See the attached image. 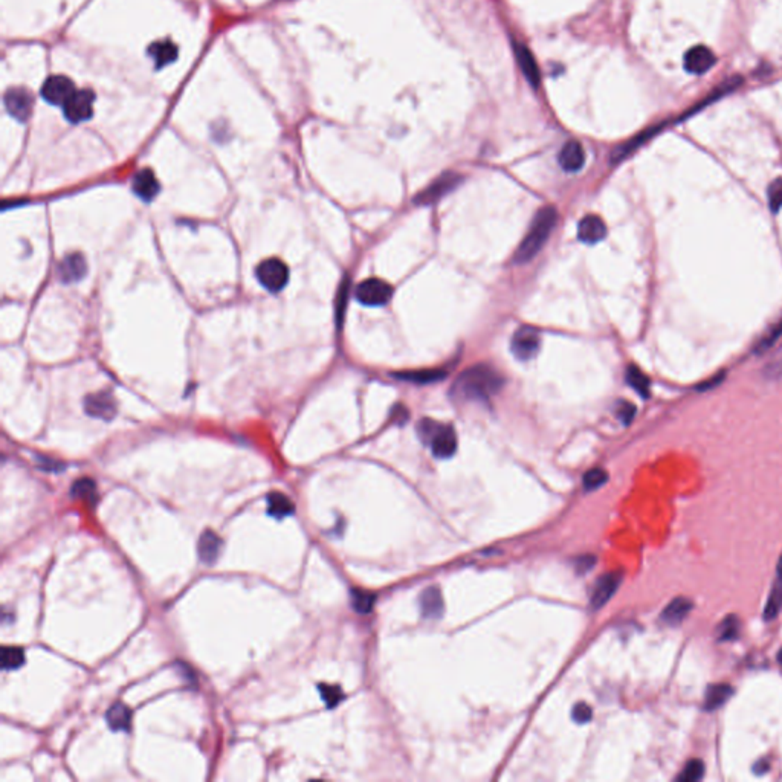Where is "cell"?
I'll return each mask as SVG.
<instances>
[{"label":"cell","mask_w":782,"mask_h":782,"mask_svg":"<svg viewBox=\"0 0 782 782\" xmlns=\"http://www.w3.org/2000/svg\"><path fill=\"white\" fill-rule=\"evenodd\" d=\"M420 611L426 619H437L443 613V599L440 590L437 587H428L420 596Z\"/></svg>","instance_id":"21"},{"label":"cell","mask_w":782,"mask_h":782,"mask_svg":"<svg viewBox=\"0 0 782 782\" xmlns=\"http://www.w3.org/2000/svg\"><path fill=\"white\" fill-rule=\"evenodd\" d=\"M417 434L422 440L431 447L437 458H449L457 451V435L449 425H442L431 419L419 422Z\"/></svg>","instance_id":"3"},{"label":"cell","mask_w":782,"mask_h":782,"mask_svg":"<svg viewBox=\"0 0 782 782\" xmlns=\"http://www.w3.org/2000/svg\"><path fill=\"white\" fill-rule=\"evenodd\" d=\"M572 717H573V719H574V722H576V723L585 724V723L590 722V719H592L593 710H592V708L588 706V704H585V703H578L576 706L573 708Z\"/></svg>","instance_id":"39"},{"label":"cell","mask_w":782,"mask_h":782,"mask_svg":"<svg viewBox=\"0 0 782 782\" xmlns=\"http://www.w3.org/2000/svg\"><path fill=\"white\" fill-rule=\"evenodd\" d=\"M781 607H782V555L779 556V561L776 565L775 584H773L769 601L765 604L764 610L769 616H778Z\"/></svg>","instance_id":"27"},{"label":"cell","mask_w":782,"mask_h":782,"mask_svg":"<svg viewBox=\"0 0 782 782\" xmlns=\"http://www.w3.org/2000/svg\"><path fill=\"white\" fill-rule=\"evenodd\" d=\"M703 775H704V764L700 760H692L685 765V769L681 770V773L677 776V781L697 782L703 778Z\"/></svg>","instance_id":"34"},{"label":"cell","mask_w":782,"mask_h":782,"mask_svg":"<svg viewBox=\"0 0 782 782\" xmlns=\"http://www.w3.org/2000/svg\"><path fill=\"white\" fill-rule=\"evenodd\" d=\"M391 295H393V288L379 278L364 280L355 290L356 300L370 308L385 306L391 300Z\"/></svg>","instance_id":"6"},{"label":"cell","mask_w":782,"mask_h":782,"mask_svg":"<svg viewBox=\"0 0 782 782\" xmlns=\"http://www.w3.org/2000/svg\"><path fill=\"white\" fill-rule=\"evenodd\" d=\"M635 416V406L631 402H626V401H620L617 404V417L622 420V424L628 425L631 424V420Z\"/></svg>","instance_id":"40"},{"label":"cell","mask_w":782,"mask_h":782,"mask_svg":"<svg viewBox=\"0 0 782 782\" xmlns=\"http://www.w3.org/2000/svg\"><path fill=\"white\" fill-rule=\"evenodd\" d=\"M25 663V653L17 647H5L2 649V668L5 671L19 669Z\"/></svg>","instance_id":"33"},{"label":"cell","mask_w":782,"mask_h":782,"mask_svg":"<svg viewBox=\"0 0 782 782\" xmlns=\"http://www.w3.org/2000/svg\"><path fill=\"white\" fill-rule=\"evenodd\" d=\"M719 381H723V374H722V376H715V378H712L710 381L704 382V384H701V387H700V388H701V390H708V388H712V387H715L717 384H719Z\"/></svg>","instance_id":"43"},{"label":"cell","mask_w":782,"mask_h":782,"mask_svg":"<svg viewBox=\"0 0 782 782\" xmlns=\"http://www.w3.org/2000/svg\"><path fill=\"white\" fill-rule=\"evenodd\" d=\"M594 565V558L593 556H587V558H582L576 563L578 567V573H585L587 570L592 569Z\"/></svg>","instance_id":"42"},{"label":"cell","mask_w":782,"mask_h":782,"mask_svg":"<svg viewBox=\"0 0 782 782\" xmlns=\"http://www.w3.org/2000/svg\"><path fill=\"white\" fill-rule=\"evenodd\" d=\"M222 549L220 536L213 531H205L199 540V556L205 564L213 565L217 561Z\"/></svg>","instance_id":"19"},{"label":"cell","mask_w":782,"mask_h":782,"mask_svg":"<svg viewBox=\"0 0 782 782\" xmlns=\"http://www.w3.org/2000/svg\"><path fill=\"white\" fill-rule=\"evenodd\" d=\"M733 689L729 685H714L708 688L706 697H704V709L715 710L731 699Z\"/></svg>","instance_id":"26"},{"label":"cell","mask_w":782,"mask_h":782,"mask_svg":"<svg viewBox=\"0 0 782 782\" xmlns=\"http://www.w3.org/2000/svg\"><path fill=\"white\" fill-rule=\"evenodd\" d=\"M84 411L92 417L110 420L117 414V402H115L110 393L99 391V393L86 397V401H84Z\"/></svg>","instance_id":"12"},{"label":"cell","mask_w":782,"mask_h":782,"mask_svg":"<svg viewBox=\"0 0 782 782\" xmlns=\"http://www.w3.org/2000/svg\"><path fill=\"white\" fill-rule=\"evenodd\" d=\"M374 602H376V596L364 592V590H351V607L356 613L361 615H369L373 610Z\"/></svg>","instance_id":"30"},{"label":"cell","mask_w":782,"mask_h":782,"mask_svg":"<svg viewBox=\"0 0 782 782\" xmlns=\"http://www.w3.org/2000/svg\"><path fill=\"white\" fill-rule=\"evenodd\" d=\"M556 219L558 213L554 206H544V208L536 213L531 228H529L523 242L518 247L515 257H513L515 263L523 265L536 257V254L544 247V243L547 242L551 231H554Z\"/></svg>","instance_id":"2"},{"label":"cell","mask_w":782,"mask_h":782,"mask_svg":"<svg viewBox=\"0 0 782 782\" xmlns=\"http://www.w3.org/2000/svg\"><path fill=\"white\" fill-rule=\"evenodd\" d=\"M626 382L628 385H630L634 391H638V393L642 397H648L649 396V379L645 373H643L639 367L635 365H630L626 369Z\"/></svg>","instance_id":"28"},{"label":"cell","mask_w":782,"mask_h":782,"mask_svg":"<svg viewBox=\"0 0 782 782\" xmlns=\"http://www.w3.org/2000/svg\"><path fill=\"white\" fill-rule=\"evenodd\" d=\"M94 103H95V94L90 89L75 90L71 98L63 104V112L67 121H71L72 124H80L92 118L94 115Z\"/></svg>","instance_id":"5"},{"label":"cell","mask_w":782,"mask_h":782,"mask_svg":"<svg viewBox=\"0 0 782 782\" xmlns=\"http://www.w3.org/2000/svg\"><path fill=\"white\" fill-rule=\"evenodd\" d=\"M448 372L443 369H425V370H410V372H399L394 374V378L414 382V384H433V382H439Z\"/></svg>","instance_id":"24"},{"label":"cell","mask_w":782,"mask_h":782,"mask_svg":"<svg viewBox=\"0 0 782 782\" xmlns=\"http://www.w3.org/2000/svg\"><path fill=\"white\" fill-rule=\"evenodd\" d=\"M694 604L688 597H676L668 607L662 613V620L666 625L676 626L683 622L685 617L691 613Z\"/></svg>","instance_id":"20"},{"label":"cell","mask_w":782,"mask_h":782,"mask_svg":"<svg viewBox=\"0 0 782 782\" xmlns=\"http://www.w3.org/2000/svg\"><path fill=\"white\" fill-rule=\"evenodd\" d=\"M504 385L500 373L490 365L479 364L466 369L452 385V396L460 401H488Z\"/></svg>","instance_id":"1"},{"label":"cell","mask_w":782,"mask_h":782,"mask_svg":"<svg viewBox=\"0 0 782 782\" xmlns=\"http://www.w3.org/2000/svg\"><path fill=\"white\" fill-rule=\"evenodd\" d=\"M33 95L23 88H13L5 95V106L8 112L20 122H25L29 118L31 110H33Z\"/></svg>","instance_id":"10"},{"label":"cell","mask_w":782,"mask_h":782,"mask_svg":"<svg viewBox=\"0 0 782 782\" xmlns=\"http://www.w3.org/2000/svg\"><path fill=\"white\" fill-rule=\"evenodd\" d=\"M558 163L561 165L563 170L576 173L579 172L585 164V151L584 147L578 141H569L564 144V147L559 151Z\"/></svg>","instance_id":"15"},{"label":"cell","mask_w":782,"mask_h":782,"mask_svg":"<svg viewBox=\"0 0 782 782\" xmlns=\"http://www.w3.org/2000/svg\"><path fill=\"white\" fill-rule=\"evenodd\" d=\"M620 581H622L620 573H608L596 582L592 597H590V604L594 610H599L611 599L620 585Z\"/></svg>","instance_id":"13"},{"label":"cell","mask_w":782,"mask_h":782,"mask_svg":"<svg viewBox=\"0 0 782 782\" xmlns=\"http://www.w3.org/2000/svg\"><path fill=\"white\" fill-rule=\"evenodd\" d=\"M159 182L156 179L155 173L150 168H144V170L138 172L133 178V191L138 197H141L144 202H150L155 199L159 193Z\"/></svg>","instance_id":"16"},{"label":"cell","mask_w":782,"mask_h":782,"mask_svg":"<svg viewBox=\"0 0 782 782\" xmlns=\"http://www.w3.org/2000/svg\"><path fill=\"white\" fill-rule=\"evenodd\" d=\"M513 52L518 61V66L523 71L527 81L532 84L533 88H538L540 84V69L538 65L532 56V52L529 51L523 43H513Z\"/></svg>","instance_id":"17"},{"label":"cell","mask_w":782,"mask_h":782,"mask_svg":"<svg viewBox=\"0 0 782 782\" xmlns=\"http://www.w3.org/2000/svg\"><path fill=\"white\" fill-rule=\"evenodd\" d=\"M763 374L767 381H778L782 378V346L770 358V361L765 364Z\"/></svg>","instance_id":"35"},{"label":"cell","mask_w":782,"mask_h":782,"mask_svg":"<svg viewBox=\"0 0 782 782\" xmlns=\"http://www.w3.org/2000/svg\"><path fill=\"white\" fill-rule=\"evenodd\" d=\"M717 63L715 53L712 52L708 46H694L689 49L685 56V69L689 74L694 75H703L706 74L709 69L714 67Z\"/></svg>","instance_id":"11"},{"label":"cell","mask_w":782,"mask_h":782,"mask_svg":"<svg viewBox=\"0 0 782 782\" xmlns=\"http://www.w3.org/2000/svg\"><path fill=\"white\" fill-rule=\"evenodd\" d=\"M782 338V318H779V321L776 324H773V327L770 331L765 333L761 341L756 344L755 347V353L758 355H763V353H767L770 349H773V346Z\"/></svg>","instance_id":"32"},{"label":"cell","mask_w":782,"mask_h":782,"mask_svg":"<svg viewBox=\"0 0 782 782\" xmlns=\"http://www.w3.org/2000/svg\"><path fill=\"white\" fill-rule=\"evenodd\" d=\"M608 475L601 467H594V469H590L585 475H584V488L587 490H593L601 488L605 481H607Z\"/></svg>","instance_id":"36"},{"label":"cell","mask_w":782,"mask_h":782,"mask_svg":"<svg viewBox=\"0 0 782 782\" xmlns=\"http://www.w3.org/2000/svg\"><path fill=\"white\" fill-rule=\"evenodd\" d=\"M607 235V225L605 222L594 214H588L584 219L579 222L578 225V239L582 243L594 244L599 243Z\"/></svg>","instance_id":"14"},{"label":"cell","mask_w":782,"mask_h":782,"mask_svg":"<svg viewBox=\"0 0 782 782\" xmlns=\"http://www.w3.org/2000/svg\"><path fill=\"white\" fill-rule=\"evenodd\" d=\"M541 338L540 333L532 327H521L513 333L510 341V350L513 356L519 361H531L540 351Z\"/></svg>","instance_id":"7"},{"label":"cell","mask_w":782,"mask_h":782,"mask_svg":"<svg viewBox=\"0 0 782 782\" xmlns=\"http://www.w3.org/2000/svg\"><path fill=\"white\" fill-rule=\"evenodd\" d=\"M149 53L155 60L156 67H164L178 58V46L172 40L156 42L149 48Z\"/></svg>","instance_id":"25"},{"label":"cell","mask_w":782,"mask_h":782,"mask_svg":"<svg viewBox=\"0 0 782 782\" xmlns=\"http://www.w3.org/2000/svg\"><path fill=\"white\" fill-rule=\"evenodd\" d=\"M769 206L773 213L782 208V178L775 179L769 185Z\"/></svg>","instance_id":"38"},{"label":"cell","mask_w":782,"mask_h":782,"mask_svg":"<svg viewBox=\"0 0 782 782\" xmlns=\"http://www.w3.org/2000/svg\"><path fill=\"white\" fill-rule=\"evenodd\" d=\"M75 84L65 75H52L44 81L42 95L46 101L53 106H63L74 94Z\"/></svg>","instance_id":"9"},{"label":"cell","mask_w":782,"mask_h":782,"mask_svg":"<svg viewBox=\"0 0 782 782\" xmlns=\"http://www.w3.org/2000/svg\"><path fill=\"white\" fill-rule=\"evenodd\" d=\"M267 503V513L271 517L281 519L294 515L295 506L290 501V498L281 492H271L266 498Z\"/></svg>","instance_id":"23"},{"label":"cell","mask_w":782,"mask_h":782,"mask_svg":"<svg viewBox=\"0 0 782 782\" xmlns=\"http://www.w3.org/2000/svg\"><path fill=\"white\" fill-rule=\"evenodd\" d=\"M462 178H460V174L457 173H443L440 174L439 178H437L433 183H429V185L424 190L420 191V193L414 197V202L417 205H431L435 203L439 199H442L443 196H447L448 193H451L452 190H454Z\"/></svg>","instance_id":"8"},{"label":"cell","mask_w":782,"mask_h":782,"mask_svg":"<svg viewBox=\"0 0 782 782\" xmlns=\"http://www.w3.org/2000/svg\"><path fill=\"white\" fill-rule=\"evenodd\" d=\"M319 692L323 700L326 701L327 708H335L342 699L344 694L338 686H328V685H319Z\"/></svg>","instance_id":"37"},{"label":"cell","mask_w":782,"mask_h":782,"mask_svg":"<svg viewBox=\"0 0 782 782\" xmlns=\"http://www.w3.org/2000/svg\"><path fill=\"white\" fill-rule=\"evenodd\" d=\"M740 628H741V622L737 616H727L719 622L717 628V638L722 642L737 639L740 634Z\"/></svg>","instance_id":"31"},{"label":"cell","mask_w":782,"mask_h":782,"mask_svg":"<svg viewBox=\"0 0 782 782\" xmlns=\"http://www.w3.org/2000/svg\"><path fill=\"white\" fill-rule=\"evenodd\" d=\"M256 275L260 285L269 292H280L289 283V267L278 258H267L257 266Z\"/></svg>","instance_id":"4"},{"label":"cell","mask_w":782,"mask_h":782,"mask_svg":"<svg viewBox=\"0 0 782 782\" xmlns=\"http://www.w3.org/2000/svg\"><path fill=\"white\" fill-rule=\"evenodd\" d=\"M106 722L115 732H126L130 729L132 723V712L122 703H115L106 714Z\"/></svg>","instance_id":"22"},{"label":"cell","mask_w":782,"mask_h":782,"mask_svg":"<svg viewBox=\"0 0 782 782\" xmlns=\"http://www.w3.org/2000/svg\"><path fill=\"white\" fill-rule=\"evenodd\" d=\"M38 466H40L42 469L51 471V472H52V471H58V469H61V467H63L60 463L52 462L51 458H43V457L38 458Z\"/></svg>","instance_id":"41"},{"label":"cell","mask_w":782,"mask_h":782,"mask_svg":"<svg viewBox=\"0 0 782 782\" xmlns=\"http://www.w3.org/2000/svg\"><path fill=\"white\" fill-rule=\"evenodd\" d=\"M71 495L74 498H81L84 501H89L90 504H95V501L98 500L95 481L90 479L76 480L71 488Z\"/></svg>","instance_id":"29"},{"label":"cell","mask_w":782,"mask_h":782,"mask_svg":"<svg viewBox=\"0 0 782 782\" xmlns=\"http://www.w3.org/2000/svg\"><path fill=\"white\" fill-rule=\"evenodd\" d=\"M778 662L782 665V648H781V651L778 653Z\"/></svg>","instance_id":"44"},{"label":"cell","mask_w":782,"mask_h":782,"mask_svg":"<svg viewBox=\"0 0 782 782\" xmlns=\"http://www.w3.org/2000/svg\"><path fill=\"white\" fill-rule=\"evenodd\" d=\"M86 271H88L86 260L83 258L81 254L66 256L63 260H61V263L58 266L60 278L65 283L80 281L84 275H86Z\"/></svg>","instance_id":"18"}]
</instances>
